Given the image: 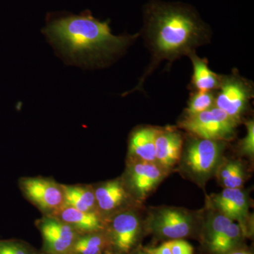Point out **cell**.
<instances>
[{"instance_id": "cell-6", "label": "cell", "mask_w": 254, "mask_h": 254, "mask_svg": "<svg viewBox=\"0 0 254 254\" xmlns=\"http://www.w3.org/2000/svg\"><path fill=\"white\" fill-rule=\"evenodd\" d=\"M194 222L185 210L173 208L158 209L148 220L150 231L157 236L170 240H181L190 235Z\"/></svg>"}, {"instance_id": "cell-5", "label": "cell", "mask_w": 254, "mask_h": 254, "mask_svg": "<svg viewBox=\"0 0 254 254\" xmlns=\"http://www.w3.org/2000/svg\"><path fill=\"white\" fill-rule=\"evenodd\" d=\"M253 96L252 83L234 69L231 74L222 76L220 86L215 91V106L240 123Z\"/></svg>"}, {"instance_id": "cell-27", "label": "cell", "mask_w": 254, "mask_h": 254, "mask_svg": "<svg viewBox=\"0 0 254 254\" xmlns=\"http://www.w3.org/2000/svg\"><path fill=\"white\" fill-rule=\"evenodd\" d=\"M133 254H150L148 253V252H147L146 250H143L137 251V252H135V253H133Z\"/></svg>"}, {"instance_id": "cell-1", "label": "cell", "mask_w": 254, "mask_h": 254, "mask_svg": "<svg viewBox=\"0 0 254 254\" xmlns=\"http://www.w3.org/2000/svg\"><path fill=\"white\" fill-rule=\"evenodd\" d=\"M42 33L66 64L86 69L110 66L141 36H115L109 20L100 21L88 10L78 15H52Z\"/></svg>"}, {"instance_id": "cell-25", "label": "cell", "mask_w": 254, "mask_h": 254, "mask_svg": "<svg viewBox=\"0 0 254 254\" xmlns=\"http://www.w3.org/2000/svg\"><path fill=\"white\" fill-rule=\"evenodd\" d=\"M171 254H193L192 246L186 241L173 240L169 241Z\"/></svg>"}, {"instance_id": "cell-12", "label": "cell", "mask_w": 254, "mask_h": 254, "mask_svg": "<svg viewBox=\"0 0 254 254\" xmlns=\"http://www.w3.org/2000/svg\"><path fill=\"white\" fill-rule=\"evenodd\" d=\"M155 163L165 170L173 168L182 157L183 138L173 128H157Z\"/></svg>"}, {"instance_id": "cell-10", "label": "cell", "mask_w": 254, "mask_h": 254, "mask_svg": "<svg viewBox=\"0 0 254 254\" xmlns=\"http://www.w3.org/2000/svg\"><path fill=\"white\" fill-rule=\"evenodd\" d=\"M165 170L155 163L133 160L128 170V182L138 198L144 199L158 186Z\"/></svg>"}, {"instance_id": "cell-26", "label": "cell", "mask_w": 254, "mask_h": 254, "mask_svg": "<svg viewBox=\"0 0 254 254\" xmlns=\"http://www.w3.org/2000/svg\"><path fill=\"white\" fill-rule=\"evenodd\" d=\"M225 254H252L249 251L245 250H236V248L234 249L233 250L230 251V252H227Z\"/></svg>"}, {"instance_id": "cell-19", "label": "cell", "mask_w": 254, "mask_h": 254, "mask_svg": "<svg viewBox=\"0 0 254 254\" xmlns=\"http://www.w3.org/2000/svg\"><path fill=\"white\" fill-rule=\"evenodd\" d=\"M243 235L240 225L232 222L218 238L208 244L209 250L215 254H226L236 248Z\"/></svg>"}, {"instance_id": "cell-17", "label": "cell", "mask_w": 254, "mask_h": 254, "mask_svg": "<svg viewBox=\"0 0 254 254\" xmlns=\"http://www.w3.org/2000/svg\"><path fill=\"white\" fill-rule=\"evenodd\" d=\"M66 206L85 212H93L96 200L94 191L83 187L62 186Z\"/></svg>"}, {"instance_id": "cell-18", "label": "cell", "mask_w": 254, "mask_h": 254, "mask_svg": "<svg viewBox=\"0 0 254 254\" xmlns=\"http://www.w3.org/2000/svg\"><path fill=\"white\" fill-rule=\"evenodd\" d=\"M109 245L108 237L99 232L84 234L75 241L70 254H105Z\"/></svg>"}, {"instance_id": "cell-14", "label": "cell", "mask_w": 254, "mask_h": 254, "mask_svg": "<svg viewBox=\"0 0 254 254\" xmlns=\"http://www.w3.org/2000/svg\"><path fill=\"white\" fill-rule=\"evenodd\" d=\"M193 66V75L190 83L192 91L215 92L221 83L223 75L218 74L210 69L208 62L195 53L189 56Z\"/></svg>"}, {"instance_id": "cell-15", "label": "cell", "mask_w": 254, "mask_h": 254, "mask_svg": "<svg viewBox=\"0 0 254 254\" xmlns=\"http://www.w3.org/2000/svg\"><path fill=\"white\" fill-rule=\"evenodd\" d=\"M55 213L59 215V220L72 227L78 233L79 232L83 234L93 233L103 230V222L94 212L81 211L64 205Z\"/></svg>"}, {"instance_id": "cell-13", "label": "cell", "mask_w": 254, "mask_h": 254, "mask_svg": "<svg viewBox=\"0 0 254 254\" xmlns=\"http://www.w3.org/2000/svg\"><path fill=\"white\" fill-rule=\"evenodd\" d=\"M157 128L139 127L132 131L128 141V153L133 160L155 163Z\"/></svg>"}, {"instance_id": "cell-20", "label": "cell", "mask_w": 254, "mask_h": 254, "mask_svg": "<svg viewBox=\"0 0 254 254\" xmlns=\"http://www.w3.org/2000/svg\"><path fill=\"white\" fill-rule=\"evenodd\" d=\"M215 92L192 91L185 117L193 116L215 106Z\"/></svg>"}, {"instance_id": "cell-2", "label": "cell", "mask_w": 254, "mask_h": 254, "mask_svg": "<svg viewBox=\"0 0 254 254\" xmlns=\"http://www.w3.org/2000/svg\"><path fill=\"white\" fill-rule=\"evenodd\" d=\"M142 34L151 60L137 86L123 96L142 91L145 80L162 62L165 60L172 64L175 60L195 53L198 47L208 44L211 39L210 28L194 9L187 5L160 1L145 6Z\"/></svg>"}, {"instance_id": "cell-4", "label": "cell", "mask_w": 254, "mask_h": 254, "mask_svg": "<svg viewBox=\"0 0 254 254\" xmlns=\"http://www.w3.org/2000/svg\"><path fill=\"white\" fill-rule=\"evenodd\" d=\"M224 146L222 141L192 138L187 142L182 156L183 166L194 180L205 181L218 167Z\"/></svg>"}, {"instance_id": "cell-11", "label": "cell", "mask_w": 254, "mask_h": 254, "mask_svg": "<svg viewBox=\"0 0 254 254\" xmlns=\"http://www.w3.org/2000/svg\"><path fill=\"white\" fill-rule=\"evenodd\" d=\"M213 204L219 212L232 221H237L244 235L247 233L249 217L248 197L241 189L225 188L213 198Z\"/></svg>"}, {"instance_id": "cell-21", "label": "cell", "mask_w": 254, "mask_h": 254, "mask_svg": "<svg viewBox=\"0 0 254 254\" xmlns=\"http://www.w3.org/2000/svg\"><path fill=\"white\" fill-rule=\"evenodd\" d=\"M232 222L234 221L220 213L215 214L210 218L207 223L206 231H205L207 244L208 245L215 239L218 238Z\"/></svg>"}, {"instance_id": "cell-3", "label": "cell", "mask_w": 254, "mask_h": 254, "mask_svg": "<svg viewBox=\"0 0 254 254\" xmlns=\"http://www.w3.org/2000/svg\"><path fill=\"white\" fill-rule=\"evenodd\" d=\"M238 124L225 112L214 106L198 115L185 117L179 125L196 138L223 141L235 136Z\"/></svg>"}, {"instance_id": "cell-23", "label": "cell", "mask_w": 254, "mask_h": 254, "mask_svg": "<svg viewBox=\"0 0 254 254\" xmlns=\"http://www.w3.org/2000/svg\"><path fill=\"white\" fill-rule=\"evenodd\" d=\"M244 182H245L244 169L240 163L235 162L232 173L222 182L225 188L240 189L243 185Z\"/></svg>"}, {"instance_id": "cell-7", "label": "cell", "mask_w": 254, "mask_h": 254, "mask_svg": "<svg viewBox=\"0 0 254 254\" xmlns=\"http://www.w3.org/2000/svg\"><path fill=\"white\" fill-rule=\"evenodd\" d=\"M141 232V221L136 214L123 212L112 220L108 238L117 253L128 254L136 246Z\"/></svg>"}, {"instance_id": "cell-9", "label": "cell", "mask_w": 254, "mask_h": 254, "mask_svg": "<svg viewBox=\"0 0 254 254\" xmlns=\"http://www.w3.org/2000/svg\"><path fill=\"white\" fill-rule=\"evenodd\" d=\"M21 187L26 196L43 210L56 212L64 205L63 188L55 182L41 178H26L21 180Z\"/></svg>"}, {"instance_id": "cell-8", "label": "cell", "mask_w": 254, "mask_h": 254, "mask_svg": "<svg viewBox=\"0 0 254 254\" xmlns=\"http://www.w3.org/2000/svg\"><path fill=\"white\" fill-rule=\"evenodd\" d=\"M48 254H70L78 233L72 227L54 218H46L39 225Z\"/></svg>"}, {"instance_id": "cell-24", "label": "cell", "mask_w": 254, "mask_h": 254, "mask_svg": "<svg viewBox=\"0 0 254 254\" xmlns=\"http://www.w3.org/2000/svg\"><path fill=\"white\" fill-rule=\"evenodd\" d=\"M247 135L240 141V150L243 154L253 157L254 154V123L250 120L246 123Z\"/></svg>"}, {"instance_id": "cell-16", "label": "cell", "mask_w": 254, "mask_h": 254, "mask_svg": "<svg viewBox=\"0 0 254 254\" xmlns=\"http://www.w3.org/2000/svg\"><path fill=\"white\" fill-rule=\"evenodd\" d=\"M95 200L100 210L111 211L123 204L127 198V193L123 184L118 180L108 182L94 191Z\"/></svg>"}, {"instance_id": "cell-28", "label": "cell", "mask_w": 254, "mask_h": 254, "mask_svg": "<svg viewBox=\"0 0 254 254\" xmlns=\"http://www.w3.org/2000/svg\"></svg>"}, {"instance_id": "cell-22", "label": "cell", "mask_w": 254, "mask_h": 254, "mask_svg": "<svg viewBox=\"0 0 254 254\" xmlns=\"http://www.w3.org/2000/svg\"><path fill=\"white\" fill-rule=\"evenodd\" d=\"M0 254H37L28 245L17 241L0 240Z\"/></svg>"}]
</instances>
